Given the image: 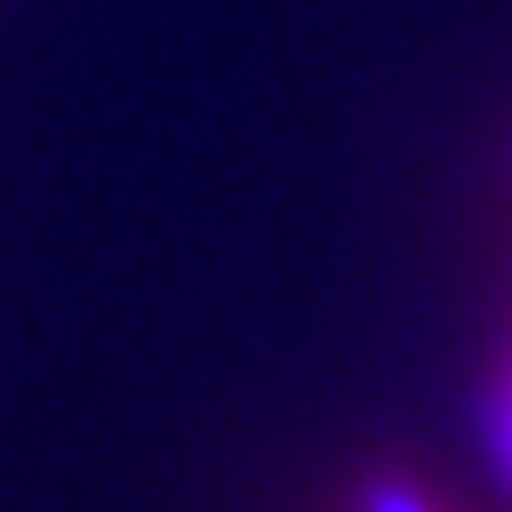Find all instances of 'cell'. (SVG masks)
Returning <instances> with one entry per match:
<instances>
[{"mask_svg":"<svg viewBox=\"0 0 512 512\" xmlns=\"http://www.w3.org/2000/svg\"><path fill=\"white\" fill-rule=\"evenodd\" d=\"M353 512H446L426 486H366Z\"/></svg>","mask_w":512,"mask_h":512,"instance_id":"6da1fadb","label":"cell"},{"mask_svg":"<svg viewBox=\"0 0 512 512\" xmlns=\"http://www.w3.org/2000/svg\"><path fill=\"white\" fill-rule=\"evenodd\" d=\"M499 433H506V453H512V386H506V419H499Z\"/></svg>","mask_w":512,"mask_h":512,"instance_id":"7a4b0ae2","label":"cell"}]
</instances>
